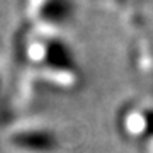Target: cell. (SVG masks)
I'll list each match as a JSON object with an SVG mask.
<instances>
[{"label": "cell", "mask_w": 153, "mask_h": 153, "mask_svg": "<svg viewBox=\"0 0 153 153\" xmlns=\"http://www.w3.org/2000/svg\"><path fill=\"white\" fill-rule=\"evenodd\" d=\"M12 143H16L19 148H26L33 152H51L53 148H56V138L44 131L21 133L12 138Z\"/></svg>", "instance_id": "cell-1"}]
</instances>
